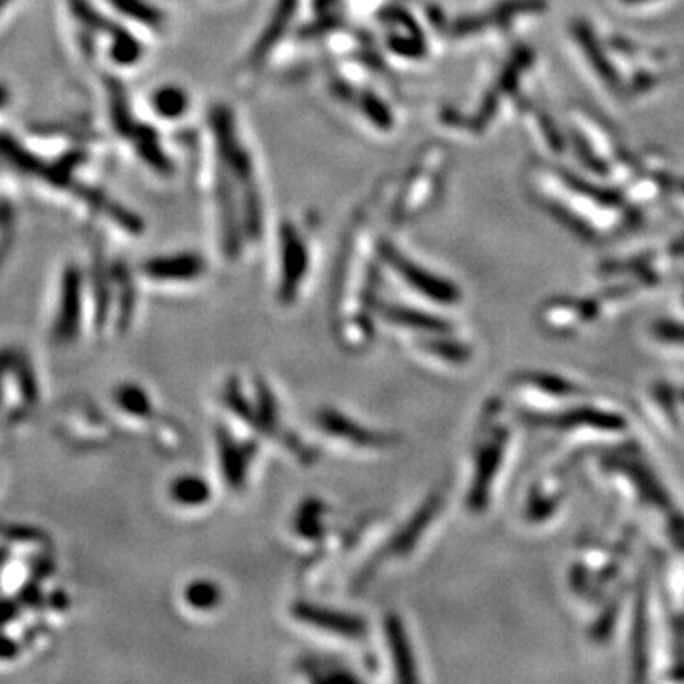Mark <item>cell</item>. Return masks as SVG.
I'll return each mask as SVG.
<instances>
[{
	"label": "cell",
	"mask_w": 684,
	"mask_h": 684,
	"mask_svg": "<svg viewBox=\"0 0 684 684\" xmlns=\"http://www.w3.org/2000/svg\"><path fill=\"white\" fill-rule=\"evenodd\" d=\"M18 616V605L14 601H10V599H2L0 601V627L8 626Z\"/></svg>",
	"instance_id": "cell-32"
},
{
	"label": "cell",
	"mask_w": 684,
	"mask_h": 684,
	"mask_svg": "<svg viewBox=\"0 0 684 684\" xmlns=\"http://www.w3.org/2000/svg\"><path fill=\"white\" fill-rule=\"evenodd\" d=\"M10 363H12V352L2 350L0 352V403H2V392H4V379L10 371Z\"/></svg>",
	"instance_id": "cell-33"
},
{
	"label": "cell",
	"mask_w": 684,
	"mask_h": 684,
	"mask_svg": "<svg viewBox=\"0 0 684 684\" xmlns=\"http://www.w3.org/2000/svg\"><path fill=\"white\" fill-rule=\"evenodd\" d=\"M380 253H382L384 261L392 266L407 284L411 285L420 295L428 297L430 301L453 304L460 299V291L455 284H451L443 278H437L432 272L415 265L413 261H409L405 255H401L398 249L390 246L388 242L380 244Z\"/></svg>",
	"instance_id": "cell-5"
},
{
	"label": "cell",
	"mask_w": 684,
	"mask_h": 684,
	"mask_svg": "<svg viewBox=\"0 0 684 684\" xmlns=\"http://www.w3.org/2000/svg\"><path fill=\"white\" fill-rule=\"evenodd\" d=\"M531 194L563 225L584 238H601L639 225L635 206L605 187L574 173L540 164L529 173Z\"/></svg>",
	"instance_id": "cell-1"
},
{
	"label": "cell",
	"mask_w": 684,
	"mask_h": 684,
	"mask_svg": "<svg viewBox=\"0 0 684 684\" xmlns=\"http://www.w3.org/2000/svg\"><path fill=\"white\" fill-rule=\"evenodd\" d=\"M171 498L187 508H198L208 504L211 498V487L204 477H196V475H183L177 477L171 483Z\"/></svg>",
	"instance_id": "cell-16"
},
{
	"label": "cell",
	"mask_w": 684,
	"mask_h": 684,
	"mask_svg": "<svg viewBox=\"0 0 684 684\" xmlns=\"http://www.w3.org/2000/svg\"><path fill=\"white\" fill-rule=\"evenodd\" d=\"M217 445L225 481L230 485V489L240 491L246 485L247 464L251 460V453L247 447L238 445L223 426L217 428Z\"/></svg>",
	"instance_id": "cell-12"
},
{
	"label": "cell",
	"mask_w": 684,
	"mask_h": 684,
	"mask_svg": "<svg viewBox=\"0 0 684 684\" xmlns=\"http://www.w3.org/2000/svg\"><path fill=\"white\" fill-rule=\"evenodd\" d=\"M384 629H386V641H388L390 656H392L399 683H417V662L413 656V646L398 614H390L386 618Z\"/></svg>",
	"instance_id": "cell-10"
},
{
	"label": "cell",
	"mask_w": 684,
	"mask_h": 684,
	"mask_svg": "<svg viewBox=\"0 0 684 684\" xmlns=\"http://www.w3.org/2000/svg\"><path fill=\"white\" fill-rule=\"evenodd\" d=\"M318 424H320L323 432H327L329 436L339 437V439H344V441L358 445V447H365V449H386V447H392L396 443V437L363 428L352 418L342 415L339 411H333V409L322 411L318 415Z\"/></svg>",
	"instance_id": "cell-8"
},
{
	"label": "cell",
	"mask_w": 684,
	"mask_h": 684,
	"mask_svg": "<svg viewBox=\"0 0 684 684\" xmlns=\"http://www.w3.org/2000/svg\"><path fill=\"white\" fill-rule=\"evenodd\" d=\"M504 449V434L502 437H494L493 441L487 445V449L483 451V455L479 458L477 464V475H475L474 487L468 496V506L472 510H483L487 504V494H489V485L493 481L496 468L500 464V455Z\"/></svg>",
	"instance_id": "cell-13"
},
{
	"label": "cell",
	"mask_w": 684,
	"mask_h": 684,
	"mask_svg": "<svg viewBox=\"0 0 684 684\" xmlns=\"http://www.w3.org/2000/svg\"><path fill=\"white\" fill-rule=\"evenodd\" d=\"M297 531L304 538H318L322 534V504L316 500H310L304 504L297 517Z\"/></svg>",
	"instance_id": "cell-23"
},
{
	"label": "cell",
	"mask_w": 684,
	"mask_h": 684,
	"mask_svg": "<svg viewBox=\"0 0 684 684\" xmlns=\"http://www.w3.org/2000/svg\"><path fill=\"white\" fill-rule=\"evenodd\" d=\"M152 103H154V109L162 114V116L177 118V116H181V114L187 111L189 99H187V95H185L183 90L168 86V88L158 90V94L154 95Z\"/></svg>",
	"instance_id": "cell-21"
},
{
	"label": "cell",
	"mask_w": 684,
	"mask_h": 684,
	"mask_svg": "<svg viewBox=\"0 0 684 684\" xmlns=\"http://www.w3.org/2000/svg\"><path fill=\"white\" fill-rule=\"evenodd\" d=\"M114 401L120 409H124L128 415L139 418L152 417V401L147 396V392L135 384H124L116 390Z\"/></svg>",
	"instance_id": "cell-19"
},
{
	"label": "cell",
	"mask_w": 684,
	"mask_h": 684,
	"mask_svg": "<svg viewBox=\"0 0 684 684\" xmlns=\"http://www.w3.org/2000/svg\"><path fill=\"white\" fill-rule=\"evenodd\" d=\"M654 331H656V337L662 341L684 342V325H679V323H658Z\"/></svg>",
	"instance_id": "cell-28"
},
{
	"label": "cell",
	"mask_w": 684,
	"mask_h": 684,
	"mask_svg": "<svg viewBox=\"0 0 684 684\" xmlns=\"http://www.w3.org/2000/svg\"><path fill=\"white\" fill-rule=\"evenodd\" d=\"M113 54L116 63H122V65H132L135 63V59H139L141 56V48H139V42H135L130 35L122 33V31H114L113 40Z\"/></svg>",
	"instance_id": "cell-25"
},
{
	"label": "cell",
	"mask_w": 684,
	"mask_h": 684,
	"mask_svg": "<svg viewBox=\"0 0 684 684\" xmlns=\"http://www.w3.org/2000/svg\"><path fill=\"white\" fill-rule=\"evenodd\" d=\"M382 316L386 318V322L396 323L401 327H409L415 331H426L432 335H445L451 331V323L445 322L443 318H437L434 314L415 310V308H407L401 304L382 306Z\"/></svg>",
	"instance_id": "cell-15"
},
{
	"label": "cell",
	"mask_w": 684,
	"mask_h": 684,
	"mask_svg": "<svg viewBox=\"0 0 684 684\" xmlns=\"http://www.w3.org/2000/svg\"><path fill=\"white\" fill-rule=\"evenodd\" d=\"M293 10H295V0H282L280 2L278 10H276V16H274V21L268 25L265 35L257 42V46H255L253 54H251V61L253 63H259V59H263L270 52L274 42L284 35L285 25L289 23V19L293 16Z\"/></svg>",
	"instance_id": "cell-17"
},
{
	"label": "cell",
	"mask_w": 684,
	"mask_h": 684,
	"mask_svg": "<svg viewBox=\"0 0 684 684\" xmlns=\"http://www.w3.org/2000/svg\"><path fill=\"white\" fill-rule=\"evenodd\" d=\"M19 601H21L23 605H31V608H35V610H37L38 607H44V603H46L42 591H40L37 584H33V582H29V584H25V586L21 588V591H19Z\"/></svg>",
	"instance_id": "cell-29"
},
{
	"label": "cell",
	"mask_w": 684,
	"mask_h": 684,
	"mask_svg": "<svg viewBox=\"0 0 684 684\" xmlns=\"http://www.w3.org/2000/svg\"><path fill=\"white\" fill-rule=\"evenodd\" d=\"M532 380H534L538 386H544V388H548V390L555 392V394H565V392H570V390H572V386L567 384V382H563V380L551 379V377H538V375L532 377Z\"/></svg>",
	"instance_id": "cell-31"
},
{
	"label": "cell",
	"mask_w": 684,
	"mask_h": 684,
	"mask_svg": "<svg viewBox=\"0 0 684 684\" xmlns=\"http://www.w3.org/2000/svg\"><path fill=\"white\" fill-rule=\"evenodd\" d=\"M624 8H631V10H645V8H652V6H656L658 2H662V0H618Z\"/></svg>",
	"instance_id": "cell-34"
},
{
	"label": "cell",
	"mask_w": 684,
	"mask_h": 684,
	"mask_svg": "<svg viewBox=\"0 0 684 684\" xmlns=\"http://www.w3.org/2000/svg\"><path fill=\"white\" fill-rule=\"evenodd\" d=\"M114 6L124 12L128 18L137 19L145 25H151V27H156L160 23V14L149 6L145 4L143 0H111Z\"/></svg>",
	"instance_id": "cell-24"
},
{
	"label": "cell",
	"mask_w": 684,
	"mask_h": 684,
	"mask_svg": "<svg viewBox=\"0 0 684 684\" xmlns=\"http://www.w3.org/2000/svg\"><path fill=\"white\" fill-rule=\"evenodd\" d=\"M0 536L6 540H12V542H38V540L46 538L40 531L29 529V527H19V525L0 527Z\"/></svg>",
	"instance_id": "cell-27"
},
{
	"label": "cell",
	"mask_w": 684,
	"mask_h": 684,
	"mask_svg": "<svg viewBox=\"0 0 684 684\" xmlns=\"http://www.w3.org/2000/svg\"><path fill=\"white\" fill-rule=\"evenodd\" d=\"M291 614L306 626L322 629L325 633L341 635L346 639H360L367 633V622L358 614H348L306 601L295 603L291 608Z\"/></svg>",
	"instance_id": "cell-6"
},
{
	"label": "cell",
	"mask_w": 684,
	"mask_h": 684,
	"mask_svg": "<svg viewBox=\"0 0 684 684\" xmlns=\"http://www.w3.org/2000/svg\"><path fill=\"white\" fill-rule=\"evenodd\" d=\"M255 390H257V409H253L247 403L236 382L227 384L225 399H227L228 405L232 407V411L242 418L244 422H247L251 428H255V430H259L263 434H268V436L280 437L282 443H285V447L291 449L303 462H306V464L312 462L314 460V453L306 445L299 443V439H295L291 434L282 432L276 399L270 394V390H268L265 382L257 379Z\"/></svg>",
	"instance_id": "cell-2"
},
{
	"label": "cell",
	"mask_w": 684,
	"mask_h": 684,
	"mask_svg": "<svg viewBox=\"0 0 684 684\" xmlns=\"http://www.w3.org/2000/svg\"><path fill=\"white\" fill-rule=\"evenodd\" d=\"M206 270V265L202 257L185 253V255H173V257H160L152 259L143 265L145 276L160 282H187L202 276Z\"/></svg>",
	"instance_id": "cell-11"
},
{
	"label": "cell",
	"mask_w": 684,
	"mask_h": 684,
	"mask_svg": "<svg viewBox=\"0 0 684 684\" xmlns=\"http://www.w3.org/2000/svg\"><path fill=\"white\" fill-rule=\"evenodd\" d=\"M185 601L194 610L208 612L221 605L223 591L211 580H194L185 589Z\"/></svg>",
	"instance_id": "cell-20"
},
{
	"label": "cell",
	"mask_w": 684,
	"mask_h": 684,
	"mask_svg": "<svg viewBox=\"0 0 684 684\" xmlns=\"http://www.w3.org/2000/svg\"><path fill=\"white\" fill-rule=\"evenodd\" d=\"M422 348L430 354H434L441 360L451 361V363H462L470 360V348L460 344V342L449 341L443 337L437 339H426L422 342Z\"/></svg>",
	"instance_id": "cell-22"
},
{
	"label": "cell",
	"mask_w": 684,
	"mask_h": 684,
	"mask_svg": "<svg viewBox=\"0 0 684 684\" xmlns=\"http://www.w3.org/2000/svg\"><path fill=\"white\" fill-rule=\"evenodd\" d=\"M10 101V90L0 82V109H4Z\"/></svg>",
	"instance_id": "cell-36"
},
{
	"label": "cell",
	"mask_w": 684,
	"mask_h": 684,
	"mask_svg": "<svg viewBox=\"0 0 684 684\" xmlns=\"http://www.w3.org/2000/svg\"><path fill=\"white\" fill-rule=\"evenodd\" d=\"M308 268V253L306 246L291 225H285L282 230V284L280 297L284 303H291L299 291V285L306 276Z\"/></svg>",
	"instance_id": "cell-9"
},
{
	"label": "cell",
	"mask_w": 684,
	"mask_h": 684,
	"mask_svg": "<svg viewBox=\"0 0 684 684\" xmlns=\"http://www.w3.org/2000/svg\"><path fill=\"white\" fill-rule=\"evenodd\" d=\"M82 316V274L78 266H69L63 274L61 297L54 322V341L57 344H69L78 337Z\"/></svg>",
	"instance_id": "cell-7"
},
{
	"label": "cell",
	"mask_w": 684,
	"mask_h": 684,
	"mask_svg": "<svg viewBox=\"0 0 684 684\" xmlns=\"http://www.w3.org/2000/svg\"><path fill=\"white\" fill-rule=\"evenodd\" d=\"M19 656L18 641H14L12 637L0 633V662H8L14 660Z\"/></svg>",
	"instance_id": "cell-30"
},
{
	"label": "cell",
	"mask_w": 684,
	"mask_h": 684,
	"mask_svg": "<svg viewBox=\"0 0 684 684\" xmlns=\"http://www.w3.org/2000/svg\"><path fill=\"white\" fill-rule=\"evenodd\" d=\"M363 109H365V113L369 114V118L380 128H390L392 126V116L386 111V107L380 103L377 97L367 95Z\"/></svg>",
	"instance_id": "cell-26"
},
{
	"label": "cell",
	"mask_w": 684,
	"mask_h": 684,
	"mask_svg": "<svg viewBox=\"0 0 684 684\" xmlns=\"http://www.w3.org/2000/svg\"><path fill=\"white\" fill-rule=\"evenodd\" d=\"M213 122H215V132H217L221 152L230 164V170L234 173V177L240 181L242 189L246 190L247 206H249V213H247L249 230H251V234H257V230H261V213H257L259 208H257V198L253 192V171H251L249 158H247L246 151L242 149V145L236 137L230 114L225 113V111H217Z\"/></svg>",
	"instance_id": "cell-4"
},
{
	"label": "cell",
	"mask_w": 684,
	"mask_h": 684,
	"mask_svg": "<svg viewBox=\"0 0 684 684\" xmlns=\"http://www.w3.org/2000/svg\"><path fill=\"white\" fill-rule=\"evenodd\" d=\"M671 194H673V200H677L681 206H684V181H677V179H675Z\"/></svg>",
	"instance_id": "cell-35"
},
{
	"label": "cell",
	"mask_w": 684,
	"mask_h": 684,
	"mask_svg": "<svg viewBox=\"0 0 684 684\" xmlns=\"http://www.w3.org/2000/svg\"><path fill=\"white\" fill-rule=\"evenodd\" d=\"M546 422H553L559 426H591V428H601V430H622L626 428L624 418L618 415H608V413H599V411H591V409H582V411H574L570 415L557 418V420H546Z\"/></svg>",
	"instance_id": "cell-18"
},
{
	"label": "cell",
	"mask_w": 684,
	"mask_h": 684,
	"mask_svg": "<svg viewBox=\"0 0 684 684\" xmlns=\"http://www.w3.org/2000/svg\"><path fill=\"white\" fill-rule=\"evenodd\" d=\"M546 12L544 0H504L493 6L489 12L477 14L474 18L456 19L449 27V33L456 38L477 37L485 33H506L513 23L540 18Z\"/></svg>",
	"instance_id": "cell-3"
},
{
	"label": "cell",
	"mask_w": 684,
	"mask_h": 684,
	"mask_svg": "<svg viewBox=\"0 0 684 684\" xmlns=\"http://www.w3.org/2000/svg\"><path fill=\"white\" fill-rule=\"evenodd\" d=\"M437 510H439V498L437 496L428 498L420 506V510L411 517V521L399 531L398 536L388 544V553L401 557V555H407L409 551H413L415 544L420 540V536L428 529V525L434 521Z\"/></svg>",
	"instance_id": "cell-14"
}]
</instances>
